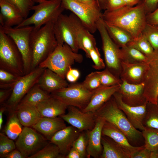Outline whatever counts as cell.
<instances>
[{
    "label": "cell",
    "mask_w": 158,
    "mask_h": 158,
    "mask_svg": "<svg viewBox=\"0 0 158 158\" xmlns=\"http://www.w3.org/2000/svg\"><path fill=\"white\" fill-rule=\"evenodd\" d=\"M146 15L141 1L135 6L126 5L114 11L105 10L102 18L105 23L123 29L134 39L142 33L145 28Z\"/></svg>",
    "instance_id": "6da1fadb"
},
{
    "label": "cell",
    "mask_w": 158,
    "mask_h": 158,
    "mask_svg": "<svg viewBox=\"0 0 158 158\" xmlns=\"http://www.w3.org/2000/svg\"><path fill=\"white\" fill-rule=\"evenodd\" d=\"M95 113L96 117L103 118L121 130L133 145L141 144L144 139L142 132L132 125L117 106L113 96Z\"/></svg>",
    "instance_id": "7a4b0ae2"
},
{
    "label": "cell",
    "mask_w": 158,
    "mask_h": 158,
    "mask_svg": "<svg viewBox=\"0 0 158 158\" xmlns=\"http://www.w3.org/2000/svg\"><path fill=\"white\" fill-rule=\"evenodd\" d=\"M56 20L49 21L37 30L33 29L31 38L32 69L45 60L58 45L54 30Z\"/></svg>",
    "instance_id": "3957f363"
},
{
    "label": "cell",
    "mask_w": 158,
    "mask_h": 158,
    "mask_svg": "<svg viewBox=\"0 0 158 158\" xmlns=\"http://www.w3.org/2000/svg\"><path fill=\"white\" fill-rule=\"evenodd\" d=\"M83 60L81 54L75 52L64 43L58 44L53 51L39 64V67L49 69L65 79L70 67L75 62L81 63Z\"/></svg>",
    "instance_id": "277c9868"
},
{
    "label": "cell",
    "mask_w": 158,
    "mask_h": 158,
    "mask_svg": "<svg viewBox=\"0 0 158 158\" xmlns=\"http://www.w3.org/2000/svg\"><path fill=\"white\" fill-rule=\"evenodd\" d=\"M38 3L31 10L33 14L24 19L18 28L33 25L34 29L37 30L49 21L56 20L65 10L61 6V0H35Z\"/></svg>",
    "instance_id": "5b68a950"
},
{
    "label": "cell",
    "mask_w": 158,
    "mask_h": 158,
    "mask_svg": "<svg viewBox=\"0 0 158 158\" xmlns=\"http://www.w3.org/2000/svg\"><path fill=\"white\" fill-rule=\"evenodd\" d=\"M97 25L102 40L105 68L120 78L122 62L121 48L110 37L102 18L98 21Z\"/></svg>",
    "instance_id": "8992f818"
},
{
    "label": "cell",
    "mask_w": 158,
    "mask_h": 158,
    "mask_svg": "<svg viewBox=\"0 0 158 158\" xmlns=\"http://www.w3.org/2000/svg\"><path fill=\"white\" fill-rule=\"evenodd\" d=\"M0 29L15 43L21 54L24 70L28 72L31 67V38L34 26L30 25L16 28L0 25Z\"/></svg>",
    "instance_id": "52a82bcc"
},
{
    "label": "cell",
    "mask_w": 158,
    "mask_h": 158,
    "mask_svg": "<svg viewBox=\"0 0 158 158\" xmlns=\"http://www.w3.org/2000/svg\"><path fill=\"white\" fill-rule=\"evenodd\" d=\"M92 94V91L87 89L82 83H74L51 93L50 95L68 106H74L82 110L88 104Z\"/></svg>",
    "instance_id": "ba28073f"
},
{
    "label": "cell",
    "mask_w": 158,
    "mask_h": 158,
    "mask_svg": "<svg viewBox=\"0 0 158 158\" xmlns=\"http://www.w3.org/2000/svg\"><path fill=\"white\" fill-rule=\"evenodd\" d=\"M44 69L39 67L11 83L12 91L6 105L10 112L16 110L25 95L37 83Z\"/></svg>",
    "instance_id": "9c48e42d"
},
{
    "label": "cell",
    "mask_w": 158,
    "mask_h": 158,
    "mask_svg": "<svg viewBox=\"0 0 158 158\" xmlns=\"http://www.w3.org/2000/svg\"><path fill=\"white\" fill-rule=\"evenodd\" d=\"M48 141L33 128L24 127L15 144L16 148L29 158L46 146Z\"/></svg>",
    "instance_id": "30bf717a"
},
{
    "label": "cell",
    "mask_w": 158,
    "mask_h": 158,
    "mask_svg": "<svg viewBox=\"0 0 158 158\" xmlns=\"http://www.w3.org/2000/svg\"><path fill=\"white\" fill-rule=\"evenodd\" d=\"M61 6L77 16L92 33L97 30V23L102 17L101 11L92 9L77 0H61Z\"/></svg>",
    "instance_id": "8fae6325"
},
{
    "label": "cell",
    "mask_w": 158,
    "mask_h": 158,
    "mask_svg": "<svg viewBox=\"0 0 158 158\" xmlns=\"http://www.w3.org/2000/svg\"><path fill=\"white\" fill-rule=\"evenodd\" d=\"M21 54L12 40L0 29V60L2 66L15 74L22 72L19 66Z\"/></svg>",
    "instance_id": "7c38bea8"
},
{
    "label": "cell",
    "mask_w": 158,
    "mask_h": 158,
    "mask_svg": "<svg viewBox=\"0 0 158 158\" xmlns=\"http://www.w3.org/2000/svg\"><path fill=\"white\" fill-rule=\"evenodd\" d=\"M148 68L144 81V96L147 102L157 104L158 96V50L147 56Z\"/></svg>",
    "instance_id": "4fadbf2b"
},
{
    "label": "cell",
    "mask_w": 158,
    "mask_h": 158,
    "mask_svg": "<svg viewBox=\"0 0 158 158\" xmlns=\"http://www.w3.org/2000/svg\"><path fill=\"white\" fill-rule=\"evenodd\" d=\"M67 109L68 113L60 116L80 132L91 130L95 127L96 118L95 113L83 112L72 106H68Z\"/></svg>",
    "instance_id": "5bb4252c"
},
{
    "label": "cell",
    "mask_w": 158,
    "mask_h": 158,
    "mask_svg": "<svg viewBox=\"0 0 158 158\" xmlns=\"http://www.w3.org/2000/svg\"><path fill=\"white\" fill-rule=\"evenodd\" d=\"M68 17L79 49L83 50L85 52L87 57L90 58V50L97 47L96 40L94 36L75 15L72 13Z\"/></svg>",
    "instance_id": "9a60e30c"
},
{
    "label": "cell",
    "mask_w": 158,
    "mask_h": 158,
    "mask_svg": "<svg viewBox=\"0 0 158 158\" xmlns=\"http://www.w3.org/2000/svg\"><path fill=\"white\" fill-rule=\"evenodd\" d=\"M54 30L58 44L66 43L74 52L78 53L80 49L68 16L62 13L60 14L54 22Z\"/></svg>",
    "instance_id": "2e32d148"
},
{
    "label": "cell",
    "mask_w": 158,
    "mask_h": 158,
    "mask_svg": "<svg viewBox=\"0 0 158 158\" xmlns=\"http://www.w3.org/2000/svg\"><path fill=\"white\" fill-rule=\"evenodd\" d=\"M113 96L118 107L124 112L132 125L138 130H143L145 128L143 122L147 102L140 106H131L123 101L121 95L118 92L114 93Z\"/></svg>",
    "instance_id": "e0dca14e"
},
{
    "label": "cell",
    "mask_w": 158,
    "mask_h": 158,
    "mask_svg": "<svg viewBox=\"0 0 158 158\" xmlns=\"http://www.w3.org/2000/svg\"><path fill=\"white\" fill-rule=\"evenodd\" d=\"M121 81L117 92L121 95L124 102L133 106L141 105L147 102L144 94V83L135 84L129 83L123 80Z\"/></svg>",
    "instance_id": "ac0fdd59"
},
{
    "label": "cell",
    "mask_w": 158,
    "mask_h": 158,
    "mask_svg": "<svg viewBox=\"0 0 158 158\" xmlns=\"http://www.w3.org/2000/svg\"><path fill=\"white\" fill-rule=\"evenodd\" d=\"M80 132L72 126H66L56 132L49 141L57 146L63 158H65Z\"/></svg>",
    "instance_id": "d6986e66"
},
{
    "label": "cell",
    "mask_w": 158,
    "mask_h": 158,
    "mask_svg": "<svg viewBox=\"0 0 158 158\" xmlns=\"http://www.w3.org/2000/svg\"><path fill=\"white\" fill-rule=\"evenodd\" d=\"M105 121L103 118L96 117L95 125L94 128L91 130L87 131V158L90 157L94 158H100L103 151L101 143L102 130Z\"/></svg>",
    "instance_id": "ffe728a7"
},
{
    "label": "cell",
    "mask_w": 158,
    "mask_h": 158,
    "mask_svg": "<svg viewBox=\"0 0 158 158\" xmlns=\"http://www.w3.org/2000/svg\"><path fill=\"white\" fill-rule=\"evenodd\" d=\"M120 78L131 84H139L144 81L148 68L147 62L130 63L122 61Z\"/></svg>",
    "instance_id": "44dd1931"
},
{
    "label": "cell",
    "mask_w": 158,
    "mask_h": 158,
    "mask_svg": "<svg viewBox=\"0 0 158 158\" xmlns=\"http://www.w3.org/2000/svg\"><path fill=\"white\" fill-rule=\"evenodd\" d=\"M102 135L107 136L118 143L130 156L144 148V145L140 146L132 145L125 134L111 123L105 121L102 130Z\"/></svg>",
    "instance_id": "7402d4cb"
},
{
    "label": "cell",
    "mask_w": 158,
    "mask_h": 158,
    "mask_svg": "<svg viewBox=\"0 0 158 158\" xmlns=\"http://www.w3.org/2000/svg\"><path fill=\"white\" fill-rule=\"evenodd\" d=\"M0 25L12 27L20 24L25 19L20 10L9 0H0Z\"/></svg>",
    "instance_id": "603a6c76"
},
{
    "label": "cell",
    "mask_w": 158,
    "mask_h": 158,
    "mask_svg": "<svg viewBox=\"0 0 158 158\" xmlns=\"http://www.w3.org/2000/svg\"><path fill=\"white\" fill-rule=\"evenodd\" d=\"M120 85L102 86L92 91V94L89 102L81 111L83 112L91 111L95 113L113 96L114 93L118 91Z\"/></svg>",
    "instance_id": "cb8c5ba5"
},
{
    "label": "cell",
    "mask_w": 158,
    "mask_h": 158,
    "mask_svg": "<svg viewBox=\"0 0 158 158\" xmlns=\"http://www.w3.org/2000/svg\"><path fill=\"white\" fill-rule=\"evenodd\" d=\"M65 121L60 116L55 117H42L31 127L50 141L56 132L66 126Z\"/></svg>",
    "instance_id": "d4e9b609"
},
{
    "label": "cell",
    "mask_w": 158,
    "mask_h": 158,
    "mask_svg": "<svg viewBox=\"0 0 158 158\" xmlns=\"http://www.w3.org/2000/svg\"><path fill=\"white\" fill-rule=\"evenodd\" d=\"M37 84L49 93L66 87L69 85L65 79L47 68H45Z\"/></svg>",
    "instance_id": "484cf974"
},
{
    "label": "cell",
    "mask_w": 158,
    "mask_h": 158,
    "mask_svg": "<svg viewBox=\"0 0 158 158\" xmlns=\"http://www.w3.org/2000/svg\"><path fill=\"white\" fill-rule=\"evenodd\" d=\"M68 106L59 99L51 96L36 107L42 117H55L65 114Z\"/></svg>",
    "instance_id": "4316f807"
},
{
    "label": "cell",
    "mask_w": 158,
    "mask_h": 158,
    "mask_svg": "<svg viewBox=\"0 0 158 158\" xmlns=\"http://www.w3.org/2000/svg\"><path fill=\"white\" fill-rule=\"evenodd\" d=\"M15 110L18 118L24 127H32L42 117L35 106L20 103Z\"/></svg>",
    "instance_id": "83f0119b"
},
{
    "label": "cell",
    "mask_w": 158,
    "mask_h": 158,
    "mask_svg": "<svg viewBox=\"0 0 158 158\" xmlns=\"http://www.w3.org/2000/svg\"><path fill=\"white\" fill-rule=\"evenodd\" d=\"M103 151L100 158H130L121 146L111 138L102 135Z\"/></svg>",
    "instance_id": "f1b7e54d"
},
{
    "label": "cell",
    "mask_w": 158,
    "mask_h": 158,
    "mask_svg": "<svg viewBox=\"0 0 158 158\" xmlns=\"http://www.w3.org/2000/svg\"><path fill=\"white\" fill-rule=\"evenodd\" d=\"M50 96L49 93L42 89L36 84L25 95L20 103L36 106Z\"/></svg>",
    "instance_id": "f546056e"
},
{
    "label": "cell",
    "mask_w": 158,
    "mask_h": 158,
    "mask_svg": "<svg viewBox=\"0 0 158 158\" xmlns=\"http://www.w3.org/2000/svg\"><path fill=\"white\" fill-rule=\"evenodd\" d=\"M104 23L110 37L120 48L126 46L133 39L129 33L123 29Z\"/></svg>",
    "instance_id": "4dcf8cb0"
},
{
    "label": "cell",
    "mask_w": 158,
    "mask_h": 158,
    "mask_svg": "<svg viewBox=\"0 0 158 158\" xmlns=\"http://www.w3.org/2000/svg\"><path fill=\"white\" fill-rule=\"evenodd\" d=\"M16 110L11 112L4 129L5 135L11 139L16 140L22 133L23 128Z\"/></svg>",
    "instance_id": "1f68e13d"
},
{
    "label": "cell",
    "mask_w": 158,
    "mask_h": 158,
    "mask_svg": "<svg viewBox=\"0 0 158 158\" xmlns=\"http://www.w3.org/2000/svg\"><path fill=\"white\" fill-rule=\"evenodd\" d=\"M122 61L134 63L147 62V56L136 49L126 45L121 48Z\"/></svg>",
    "instance_id": "d6a6232c"
},
{
    "label": "cell",
    "mask_w": 158,
    "mask_h": 158,
    "mask_svg": "<svg viewBox=\"0 0 158 158\" xmlns=\"http://www.w3.org/2000/svg\"><path fill=\"white\" fill-rule=\"evenodd\" d=\"M143 125L144 127L158 130V105L157 104L147 102Z\"/></svg>",
    "instance_id": "836d02e7"
},
{
    "label": "cell",
    "mask_w": 158,
    "mask_h": 158,
    "mask_svg": "<svg viewBox=\"0 0 158 158\" xmlns=\"http://www.w3.org/2000/svg\"><path fill=\"white\" fill-rule=\"evenodd\" d=\"M141 132L145 147L150 151L158 149V130L145 127Z\"/></svg>",
    "instance_id": "e575fe53"
},
{
    "label": "cell",
    "mask_w": 158,
    "mask_h": 158,
    "mask_svg": "<svg viewBox=\"0 0 158 158\" xmlns=\"http://www.w3.org/2000/svg\"><path fill=\"white\" fill-rule=\"evenodd\" d=\"M126 45L136 49L147 56L151 55L154 51L151 44L142 33Z\"/></svg>",
    "instance_id": "d590c367"
},
{
    "label": "cell",
    "mask_w": 158,
    "mask_h": 158,
    "mask_svg": "<svg viewBox=\"0 0 158 158\" xmlns=\"http://www.w3.org/2000/svg\"><path fill=\"white\" fill-rule=\"evenodd\" d=\"M29 158H63L57 146L50 141L42 149Z\"/></svg>",
    "instance_id": "8d00e7d4"
},
{
    "label": "cell",
    "mask_w": 158,
    "mask_h": 158,
    "mask_svg": "<svg viewBox=\"0 0 158 158\" xmlns=\"http://www.w3.org/2000/svg\"><path fill=\"white\" fill-rule=\"evenodd\" d=\"M142 34L154 50H158V26L147 23Z\"/></svg>",
    "instance_id": "74e56055"
},
{
    "label": "cell",
    "mask_w": 158,
    "mask_h": 158,
    "mask_svg": "<svg viewBox=\"0 0 158 158\" xmlns=\"http://www.w3.org/2000/svg\"><path fill=\"white\" fill-rule=\"evenodd\" d=\"M98 72L102 86L120 85L121 83L120 78L116 77L106 68L102 71H98Z\"/></svg>",
    "instance_id": "f35d334b"
},
{
    "label": "cell",
    "mask_w": 158,
    "mask_h": 158,
    "mask_svg": "<svg viewBox=\"0 0 158 158\" xmlns=\"http://www.w3.org/2000/svg\"><path fill=\"white\" fill-rule=\"evenodd\" d=\"M16 149L15 143L2 133H0V157L4 158L8 154Z\"/></svg>",
    "instance_id": "ab89813d"
},
{
    "label": "cell",
    "mask_w": 158,
    "mask_h": 158,
    "mask_svg": "<svg viewBox=\"0 0 158 158\" xmlns=\"http://www.w3.org/2000/svg\"><path fill=\"white\" fill-rule=\"evenodd\" d=\"M87 131L81 132L74 142L73 147L80 154L81 158H87Z\"/></svg>",
    "instance_id": "60d3db41"
},
{
    "label": "cell",
    "mask_w": 158,
    "mask_h": 158,
    "mask_svg": "<svg viewBox=\"0 0 158 158\" xmlns=\"http://www.w3.org/2000/svg\"><path fill=\"white\" fill-rule=\"evenodd\" d=\"M82 83L85 87L92 91L102 87L98 71L87 75Z\"/></svg>",
    "instance_id": "b9f144b4"
},
{
    "label": "cell",
    "mask_w": 158,
    "mask_h": 158,
    "mask_svg": "<svg viewBox=\"0 0 158 158\" xmlns=\"http://www.w3.org/2000/svg\"><path fill=\"white\" fill-rule=\"evenodd\" d=\"M20 11L25 19L27 17L32 7L35 5V0H9Z\"/></svg>",
    "instance_id": "7bdbcfd3"
},
{
    "label": "cell",
    "mask_w": 158,
    "mask_h": 158,
    "mask_svg": "<svg viewBox=\"0 0 158 158\" xmlns=\"http://www.w3.org/2000/svg\"><path fill=\"white\" fill-rule=\"evenodd\" d=\"M90 58L94 63L92 67L96 70H101L105 68V64L101 57L98 48L96 47L91 49L89 52Z\"/></svg>",
    "instance_id": "ee69618b"
},
{
    "label": "cell",
    "mask_w": 158,
    "mask_h": 158,
    "mask_svg": "<svg viewBox=\"0 0 158 158\" xmlns=\"http://www.w3.org/2000/svg\"><path fill=\"white\" fill-rule=\"evenodd\" d=\"M146 15L154 11L158 7V0H142Z\"/></svg>",
    "instance_id": "f6af8a7d"
},
{
    "label": "cell",
    "mask_w": 158,
    "mask_h": 158,
    "mask_svg": "<svg viewBox=\"0 0 158 158\" xmlns=\"http://www.w3.org/2000/svg\"><path fill=\"white\" fill-rule=\"evenodd\" d=\"M80 75V72L78 70L73 68L71 66L66 73V78L68 82L71 83H74L78 79Z\"/></svg>",
    "instance_id": "bcb514c9"
},
{
    "label": "cell",
    "mask_w": 158,
    "mask_h": 158,
    "mask_svg": "<svg viewBox=\"0 0 158 158\" xmlns=\"http://www.w3.org/2000/svg\"><path fill=\"white\" fill-rule=\"evenodd\" d=\"M125 6L126 5L122 0H107L105 10L114 11Z\"/></svg>",
    "instance_id": "7dc6e473"
},
{
    "label": "cell",
    "mask_w": 158,
    "mask_h": 158,
    "mask_svg": "<svg viewBox=\"0 0 158 158\" xmlns=\"http://www.w3.org/2000/svg\"><path fill=\"white\" fill-rule=\"evenodd\" d=\"M19 77L3 69H1L0 70V80L2 82L13 83Z\"/></svg>",
    "instance_id": "c3c4849f"
},
{
    "label": "cell",
    "mask_w": 158,
    "mask_h": 158,
    "mask_svg": "<svg viewBox=\"0 0 158 158\" xmlns=\"http://www.w3.org/2000/svg\"><path fill=\"white\" fill-rule=\"evenodd\" d=\"M147 23L158 26V7L153 12L146 15Z\"/></svg>",
    "instance_id": "681fc988"
},
{
    "label": "cell",
    "mask_w": 158,
    "mask_h": 158,
    "mask_svg": "<svg viewBox=\"0 0 158 158\" xmlns=\"http://www.w3.org/2000/svg\"><path fill=\"white\" fill-rule=\"evenodd\" d=\"M151 151L145 147L138 151L130 158H150Z\"/></svg>",
    "instance_id": "f907efd6"
},
{
    "label": "cell",
    "mask_w": 158,
    "mask_h": 158,
    "mask_svg": "<svg viewBox=\"0 0 158 158\" xmlns=\"http://www.w3.org/2000/svg\"><path fill=\"white\" fill-rule=\"evenodd\" d=\"M82 4L95 10L101 11L97 0H77Z\"/></svg>",
    "instance_id": "816d5d0a"
},
{
    "label": "cell",
    "mask_w": 158,
    "mask_h": 158,
    "mask_svg": "<svg viewBox=\"0 0 158 158\" xmlns=\"http://www.w3.org/2000/svg\"><path fill=\"white\" fill-rule=\"evenodd\" d=\"M0 91V103L2 104L12 92V88L4 89Z\"/></svg>",
    "instance_id": "f5cc1de1"
},
{
    "label": "cell",
    "mask_w": 158,
    "mask_h": 158,
    "mask_svg": "<svg viewBox=\"0 0 158 158\" xmlns=\"http://www.w3.org/2000/svg\"><path fill=\"white\" fill-rule=\"evenodd\" d=\"M5 158H25L22 153L16 148L6 155Z\"/></svg>",
    "instance_id": "db71d44e"
},
{
    "label": "cell",
    "mask_w": 158,
    "mask_h": 158,
    "mask_svg": "<svg viewBox=\"0 0 158 158\" xmlns=\"http://www.w3.org/2000/svg\"><path fill=\"white\" fill-rule=\"evenodd\" d=\"M65 158H81V157L79 152L72 147Z\"/></svg>",
    "instance_id": "11a10c76"
},
{
    "label": "cell",
    "mask_w": 158,
    "mask_h": 158,
    "mask_svg": "<svg viewBox=\"0 0 158 158\" xmlns=\"http://www.w3.org/2000/svg\"><path fill=\"white\" fill-rule=\"evenodd\" d=\"M126 5L134 6L139 4L142 0H122Z\"/></svg>",
    "instance_id": "9f6ffc18"
},
{
    "label": "cell",
    "mask_w": 158,
    "mask_h": 158,
    "mask_svg": "<svg viewBox=\"0 0 158 158\" xmlns=\"http://www.w3.org/2000/svg\"><path fill=\"white\" fill-rule=\"evenodd\" d=\"M7 108L6 106H3L1 107L0 109V130L2 128L3 123V115L4 112L6 110Z\"/></svg>",
    "instance_id": "6f0895ef"
},
{
    "label": "cell",
    "mask_w": 158,
    "mask_h": 158,
    "mask_svg": "<svg viewBox=\"0 0 158 158\" xmlns=\"http://www.w3.org/2000/svg\"><path fill=\"white\" fill-rule=\"evenodd\" d=\"M101 10H105L106 8L107 0H97Z\"/></svg>",
    "instance_id": "680465c9"
},
{
    "label": "cell",
    "mask_w": 158,
    "mask_h": 158,
    "mask_svg": "<svg viewBox=\"0 0 158 158\" xmlns=\"http://www.w3.org/2000/svg\"><path fill=\"white\" fill-rule=\"evenodd\" d=\"M150 158H158V149L151 151Z\"/></svg>",
    "instance_id": "91938a15"
},
{
    "label": "cell",
    "mask_w": 158,
    "mask_h": 158,
    "mask_svg": "<svg viewBox=\"0 0 158 158\" xmlns=\"http://www.w3.org/2000/svg\"><path fill=\"white\" fill-rule=\"evenodd\" d=\"M157 104L158 105V96L157 97Z\"/></svg>",
    "instance_id": "94428289"
}]
</instances>
